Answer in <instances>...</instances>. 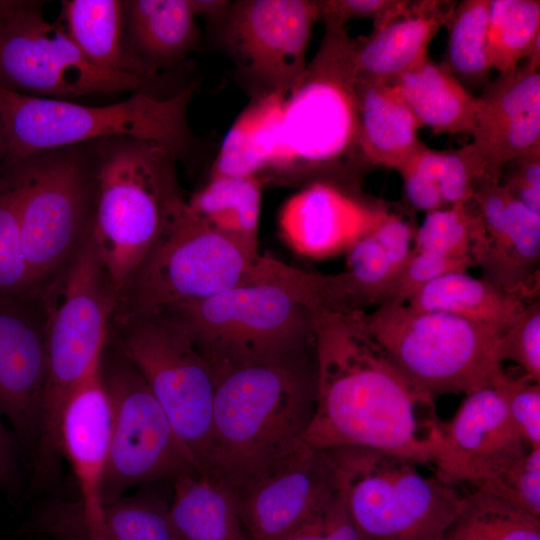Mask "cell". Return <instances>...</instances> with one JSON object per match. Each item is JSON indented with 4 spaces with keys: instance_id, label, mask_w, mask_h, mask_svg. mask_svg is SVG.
<instances>
[{
    "instance_id": "603a6c76",
    "label": "cell",
    "mask_w": 540,
    "mask_h": 540,
    "mask_svg": "<svg viewBox=\"0 0 540 540\" xmlns=\"http://www.w3.org/2000/svg\"><path fill=\"white\" fill-rule=\"evenodd\" d=\"M457 2L410 1L397 16L355 38L357 81L391 83L428 57V47L446 27Z\"/></svg>"
},
{
    "instance_id": "c3c4849f",
    "label": "cell",
    "mask_w": 540,
    "mask_h": 540,
    "mask_svg": "<svg viewBox=\"0 0 540 540\" xmlns=\"http://www.w3.org/2000/svg\"><path fill=\"white\" fill-rule=\"evenodd\" d=\"M1 416L0 410V485L7 486L13 478L14 460L11 441Z\"/></svg>"
},
{
    "instance_id": "836d02e7",
    "label": "cell",
    "mask_w": 540,
    "mask_h": 540,
    "mask_svg": "<svg viewBox=\"0 0 540 540\" xmlns=\"http://www.w3.org/2000/svg\"><path fill=\"white\" fill-rule=\"evenodd\" d=\"M538 37V0H490L486 48L490 66L499 75L516 69Z\"/></svg>"
},
{
    "instance_id": "9c48e42d",
    "label": "cell",
    "mask_w": 540,
    "mask_h": 540,
    "mask_svg": "<svg viewBox=\"0 0 540 540\" xmlns=\"http://www.w3.org/2000/svg\"><path fill=\"white\" fill-rule=\"evenodd\" d=\"M364 329L402 374L433 399L494 386L504 370L499 331L456 315L387 304L360 312Z\"/></svg>"
},
{
    "instance_id": "4316f807",
    "label": "cell",
    "mask_w": 540,
    "mask_h": 540,
    "mask_svg": "<svg viewBox=\"0 0 540 540\" xmlns=\"http://www.w3.org/2000/svg\"><path fill=\"white\" fill-rule=\"evenodd\" d=\"M406 304L418 310L456 315L503 333L527 303L487 278L452 272L420 288Z\"/></svg>"
},
{
    "instance_id": "f546056e",
    "label": "cell",
    "mask_w": 540,
    "mask_h": 540,
    "mask_svg": "<svg viewBox=\"0 0 540 540\" xmlns=\"http://www.w3.org/2000/svg\"><path fill=\"white\" fill-rule=\"evenodd\" d=\"M172 483L169 521L176 540H249L226 489L200 474Z\"/></svg>"
},
{
    "instance_id": "681fc988",
    "label": "cell",
    "mask_w": 540,
    "mask_h": 540,
    "mask_svg": "<svg viewBox=\"0 0 540 540\" xmlns=\"http://www.w3.org/2000/svg\"><path fill=\"white\" fill-rule=\"evenodd\" d=\"M6 154H7L6 137H5L4 129L0 120V170L5 161Z\"/></svg>"
},
{
    "instance_id": "7a4b0ae2",
    "label": "cell",
    "mask_w": 540,
    "mask_h": 540,
    "mask_svg": "<svg viewBox=\"0 0 540 540\" xmlns=\"http://www.w3.org/2000/svg\"><path fill=\"white\" fill-rule=\"evenodd\" d=\"M316 387L314 343L216 371L209 479L232 494L293 457L306 444Z\"/></svg>"
},
{
    "instance_id": "83f0119b",
    "label": "cell",
    "mask_w": 540,
    "mask_h": 540,
    "mask_svg": "<svg viewBox=\"0 0 540 540\" xmlns=\"http://www.w3.org/2000/svg\"><path fill=\"white\" fill-rule=\"evenodd\" d=\"M124 9L122 0L62 1L64 25L61 26L85 58L96 67L152 82L155 77L126 49Z\"/></svg>"
},
{
    "instance_id": "f907efd6",
    "label": "cell",
    "mask_w": 540,
    "mask_h": 540,
    "mask_svg": "<svg viewBox=\"0 0 540 540\" xmlns=\"http://www.w3.org/2000/svg\"><path fill=\"white\" fill-rule=\"evenodd\" d=\"M15 0H0V18L12 7Z\"/></svg>"
},
{
    "instance_id": "6da1fadb",
    "label": "cell",
    "mask_w": 540,
    "mask_h": 540,
    "mask_svg": "<svg viewBox=\"0 0 540 540\" xmlns=\"http://www.w3.org/2000/svg\"><path fill=\"white\" fill-rule=\"evenodd\" d=\"M361 311L314 310L317 387L305 442L368 447L433 464L442 439L434 399L364 329Z\"/></svg>"
},
{
    "instance_id": "e575fe53",
    "label": "cell",
    "mask_w": 540,
    "mask_h": 540,
    "mask_svg": "<svg viewBox=\"0 0 540 540\" xmlns=\"http://www.w3.org/2000/svg\"><path fill=\"white\" fill-rule=\"evenodd\" d=\"M486 242L485 228L472 200L427 212L414 234L415 251H427L480 262Z\"/></svg>"
},
{
    "instance_id": "ba28073f",
    "label": "cell",
    "mask_w": 540,
    "mask_h": 540,
    "mask_svg": "<svg viewBox=\"0 0 540 540\" xmlns=\"http://www.w3.org/2000/svg\"><path fill=\"white\" fill-rule=\"evenodd\" d=\"M1 173L16 193L23 248L41 293L92 235L95 178L86 143L38 152Z\"/></svg>"
},
{
    "instance_id": "e0dca14e",
    "label": "cell",
    "mask_w": 540,
    "mask_h": 540,
    "mask_svg": "<svg viewBox=\"0 0 540 540\" xmlns=\"http://www.w3.org/2000/svg\"><path fill=\"white\" fill-rule=\"evenodd\" d=\"M529 449L500 392L489 386L467 394L452 420L442 424L433 465L443 480L480 489Z\"/></svg>"
},
{
    "instance_id": "2e32d148",
    "label": "cell",
    "mask_w": 540,
    "mask_h": 540,
    "mask_svg": "<svg viewBox=\"0 0 540 540\" xmlns=\"http://www.w3.org/2000/svg\"><path fill=\"white\" fill-rule=\"evenodd\" d=\"M337 492L329 453L306 443L285 463L230 496L249 540H284Z\"/></svg>"
},
{
    "instance_id": "f6af8a7d",
    "label": "cell",
    "mask_w": 540,
    "mask_h": 540,
    "mask_svg": "<svg viewBox=\"0 0 540 540\" xmlns=\"http://www.w3.org/2000/svg\"><path fill=\"white\" fill-rule=\"evenodd\" d=\"M499 183L528 209L540 215V149L509 161Z\"/></svg>"
},
{
    "instance_id": "7bdbcfd3",
    "label": "cell",
    "mask_w": 540,
    "mask_h": 540,
    "mask_svg": "<svg viewBox=\"0 0 540 540\" xmlns=\"http://www.w3.org/2000/svg\"><path fill=\"white\" fill-rule=\"evenodd\" d=\"M284 540H364L337 492Z\"/></svg>"
},
{
    "instance_id": "7dc6e473",
    "label": "cell",
    "mask_w": 540,
    "mask_h": 540,
    "mask_svg": "<svg viewBox=\"0 0 540 540\" xmlns=\"http://www.w3.org/2000/svg\"><path fill=\"white\" fill-rule=\"evenodd\" d=\"M396 171L403 180L405 195L413 207L426 213L446 207L435 179L408 165H402Z\"/></svg>"
},
{
    "instance_id": "8fae6325",
    "label": "cell",
    "mask_w": 540,
    "mask_h": 540,
    "mask_svg": "<svg viewBox=\"0 0 540 540\" xmlns=\"http://www.w3.org/2000/svg\"><path fill=\"white\" fill-rule=\"evenodd\" d=\"M108 336L140 371L200 475L213 466L216 374L169 311L112 317Z\"/></svg>"
},
{
    "instance_id": "4fadbf2b",
    "label": "cell",
    "mask_w": 540,
    "mask_h": 540,
    "mask_svg": "<svg viewBox=\"0 0 540 540\" xmlns=\"http://www.w3.org/2000/svg\"><path fill=\"white\" fill-rule=\"evenodd\" d=\"M100 371L111 411L103 504L137 485L199 474L144 377L109 336Z\"/></svg>"
},
{
    "instance_id": "d6a6232c",
    "label": "cell",
    "mask_w": 540,
    "mask_h": 540,
    "mask_svg": "<svg viewBox=\"0 0 540 540\" xmlns=\"http://www.w3.org/2000/svg\"><path fill=\"white\" fill-rule=\"evenodd\" d=\"M489 4L490 0L457 2L446 25L448 40L442 64L465 87L489 83L492 70L486 48Z\"/></svg>"
},
{
    "instance_id": "f1b7e54d",
    "label": "cell",
    "mask_w": 540,
    "mask_h": 540,
    "mask_svg": "<svg viewBox=\"0 0 540 540\" xmlns=\"http://www.w3.org/2000/svg\"><path fill=\"white\" fill-rule=\"evenodd\" d=\"M287 93L255 96L227 132L211 176L261 177L272 163Z\"/></svg>"
},
{
    "instance_id": "5bb4252c",
    "label": "cell",
    "mask_w": 540,
    "mask_h": 540,
    "mask_svg": "<svg viewBox=\"0 0 540 540\" xmlns=\"http://www.w3.org/2000/svg\"><path fill=\"white\" fill-rule=\"evenodd\" d=\"M150 81L90 63L37 1L15 0L0 18V85L29 96L68 100L95 93L149 92Z\"/></svg>"
},
{
    "instance_id": "d6986e66",
    "label": "cell",
    "mask_w": 540,
    "mask_h": 540,
    "mask_svg": "<svg viewBox=\"0 0 540 540\" xmlns=\"http://www.w3.org/2000/svg\"><path fill=\"white\" fill-rule=\"evenodd\" d=\"M391 214L330 180L310 182L283 204L279 232L296 253L329 258L347 251Z\"/></svg>"
},
{
    "instance_id": "ee69618b",
    "label": "cell",
    "mask_w": 540,
    "mask_h": 540,
    "mask_svg": "<svg viewBox=\"0 0 540 540\" xmlns=\"http://www.w3.org/2000/svg\"><path fill=\"white\" fill-rule=\"evenodd\" d=\"M406 0H322L318 1L320 20L346 26L352 19L369 18L373 26L383 24L400 14Z\"/></svg>"
},
{
    "instance_id": "bcb514c9",
    "label": "cell",
    "mask_w": 540,
    "mask_h": 540,
    "mask_svg": "<svg viewBox=\"0 0 540 540\" xmlns=\"http://www.w3.org/2000/svg\"><path fill=\"white\" fill-rule=\"evenodd\" d=\"M414 234L411 225L392 212L373 231V235L386 251L396 272L413 252Z\"/></svg>"
},
{
    "instance_id": "484cf974",
    "label": "cell",
    "mask_w": 540,
    "mask_h": 540,
    "mask_svg": "<svg viewBox=\"0 0 540 540\" xmlns=\"http://www.w3.org/2000/svg\"><path fill=\"white\" fill-rule=\"evenodd\" d=\"M421 127L438 134H471L478 97L442 64L426 57L391 82Z\"/></svg>"
},
{
    "instance_id": "f35d334b",
    "label": "cell",
    "mask_w": 540,
    "mask_h": 540,
    "mask_svg": "<svg viewBox=\"0 0 540 540\" xmlns=\"http://www.w3.org/2000/svg\"><path fill=\"white\" fill-rule=\"evenodd\" d=\"M540 518V447L528 452L480 489Z\"/></svg>"
},
{
    "instance_id": "8d00e7d4",
    "label": "cell",
    "mask_w": 540,
    "mask_h": 540,
    "mask_svg": "<svg viewBox=\"0 0 540 540\" xmlns=\"http://www.w3.org/2000/svg\"><path fill=\"white\" fill-rule=\"evenodd\" d=\"M34 293L21 238L17 196L0 171V297Z\"/></svg>"
},
{
    "instance_id": "60d3db41",
    "label": "cell",
    "mask_w": 540,
    "mask_h": 540,
    "mask_svg": "<svg viewBox=\"0 0 540 540\" xmlns=\"http://www.w3.org/2000/svg\"><path fill=\"white\" fill-rule=\"evenodd\" d=\"M501 361L510 360L524 376L540 382V307L539 302L526 304L519 318L501 335Z\"/></svg>"
},
{
    "instance_id": "3957f363",
    "label": "cell",
    "mask_w": 540,
    "mask_h": 540,
    "mask_svg": "<svg viewBox=\"0 0 540 540\" xmlns=\"http://www.w3.org/2000/svg\"><path fill=\"white\" fill-rule=\"evenodd\" d=\"M95 178L92 237L117 295L184 212L174 153L152 141L106 137L85 142Z\"/></svg>"
},
{
    "instance_id": "ffe728a7",
    "label": "cell",
    "mask_w": 540,
    "mask_h": 540,
    "mask_svg": "<svg viewBox=\"0 0 540 540\" xmlns=\"http://www.w3.org/2000/svg\"><path fill=\"white\" fill-rule=\"evenodd\" d=\"M110 429V403L99 365L70 395L60 422L62 455L72 466L81 503L77 508L80 515L65 516L63 524L57 527L83 532L87 540H99L102 530L101 487L109 455Z\"/></svg>"
},
{
    "instance_id": "52a82bcc",
    "label": "cell",
    "mask_w": 540,
    "mask_h": 540,
    "mask_svg": "<svg viewBox=\"0 0 540 540\" xmlns=\"http://www.w3.org/2000/svg\"><path fill=\"white\" fill-rule=\"evenodd\" d=\"M258 279L168 309L214 371L314 343L313 313L291 266L264 257ZM216 374V373H215Z\"/></svg>"
},
{
    "instance_id": "ac0fdd59",
    "label": "cell",
    "mask_w": 540,
    "mask_h": 540,
    "mask_svg": "<svg viewBox=\"0 0 540 540\" xmlns=\"http://www.w3.org/2000/svg\"><path fill=\"white\" fill-rule=\"evenodd\" d=\"M47 371L42 293L0 297V410L28 442L37 439Z\"/></svg>"
},
{
    "instance_id": "277c9868",
    "label": "cell",
    "mask_w": 540,
    "mask_h": 540,
    "mask_svg": "<svg viewBox=\"0 0 540 540\" xmlns=\"http://www.w3.org/2000/svg\"><path fill=\"white\" fill-rule=\"evenodd\" d=\"M314 57L287 93L268 174L284 180L339 182L367 166L358 148L355 38L324 23Z\"/></svg>"
},
{
    "instance_id": "44dd1931",
    "label": "cell",
    "mask_w": 540,
    "mask_h": 540,
    "mask_svg": "<svg viewBox=\"0 0 540 540\" xmlns=\"http://www.w3.org/2000/svg\"><path fill=\"white\" fill-rule=\"evenodd\" d=\"M475 116L472 146L483 160L487 180L499 182L512 159L540 149V73L524 62L488 83Z\"/></svg>"
},
{
    "instance_id": "1f68e13d",
    "label": "cell",
    "mask_w": 540,
    "mask_h": 540,
    "mask_svg": "<svg viewBox=\"0 0 540 540\" xmlns=\"http://www.w3.org/2000/svg\"><path fill=\"white\" fill-rule=\"evenodd\" d=\"M442 540H540V518L482 490L464 495Z\"/></svg>"
},
{
    "instance_id": "30bf717a",
    "label": "cell",
    "mask_w": 540,
    "mask_h": 540,
    "mask_svg": "<svg viewBox=\"0 0 540 540\" xmlns=\"http://www.w3.org/2000/svg\"><path fill=\"white\" fill-rule=\"evenodd\" d=\"M338 492L364 540H442L464 495L401 456L361 446L325 449Z\"/></svg>"
},
{
    "instance_id": "d590c367",
    "label": "cell",
    "mask_w": 540,
    "mask_h": 540,
    "mask_svg": "<svg viewBox=\"0 0 540 540\" xmlns=\"http://www.w3.org/2000/svg\"><path fill=\"white\" fill-rule=\"evenodd\" d=\"M99 540H176L169 503L157 496L137 495L105 504Z\"/></svg>"
},
{
    "instance_id": "9a60e30c",
    "label": "cell",
    "mask_w": 540,
    "mask_h": 540,
    "mask_svg": "<svg viewBox=\"0 0 540 540\" xmlns=\"http://www.w3.org/2000/svg\"><path fill=\"white\" fill-rule=\"evenodd\" d=\"M318 1L240 0L215 19L217 41L254 86L255 96L288 93L307 66Z\"/></svg>"
},
{
    "instance_id": "74e56055",
    "label": "cell",
    "mask_w": 540,
    "mask_h": 540,
    "mask_svg": "<svg viewBox=\"0 0 540 540\" xmlns=\"http://www.w3.org/2000/svg\"><path fill=\"white\" fill-rule=\"evenodd\" d=\"M475 262L444 254L415 251L404 265L391 277L383 289L378 306L406 304L423 286L432 280L452 272H466Z\"/></svg>"
},
{
    "instance_id": "4dcf8cb0",
    "label": "cell",
    "mask_w": 540,
    "mask_h": 540,
    "mask_svg": "<svg viewBox=\"0 0 540 540\" xmlns=\"http://www.w3.org/2000/svg\"><path fill=\"white\" fill-rule=\"evenodd\" d=\"M261 177L210 176L188 201V209L215 229L258 250Z\"/></svg>"
},
{
    "instance_id": "5b68a950",
    "label": "cell",
    "mask_w": 540,
    "mask_h": 540,
    "mask_svg": "<svg viewBox=\"0 0 540 540\" xmlns=\"http://www.w3.org/2000/svg\"><path fill=\"white\" fill-rule=\"evenodd\" d=\"M47 309L48 371L41 402L35 466L60 468V422L73 391L101 362L117 306L113 284L91 235L66 270L41 292Z\"/></svg>"
},
{
    "instance_id": "7402d4cb",
    "label": "cell",
    "mask_w": 540,
    "mask_h": 540,
    "mask_svg": "<svg viewBox=\"0 0 540 540\" xmlns=\"http://www.w3.org/2000/svg\"><path fill=\"white\" fill-rule=\"evenodd\" d=\"M473 201L485 228L479 264L486 268V278L524 299L531 298L539 287L533 269L540 256V215L496 181H480Z\"/></svg>"
},
{
    "instance_id": "d4e9b609",
    "label": "cell",
    "mask_w": 540,
    "mask_h": 540,
    "mask_svg": "<svg viewBox=\"0 0 540 540\" xmlns=\"http://www.w3.org/2000/svg\"><path fill=\"white\" fill-rule=\"evenodd\" d=\"M357 96L363 162L396 171L424 145L420 124L392 83L357 81Z\"/></svg>"
},
{
    "instance_id": "7c38bea8",
    "label": "cell",
    "mask_w": 540,
    "mask_h": 540,
    "mask_svg": "<svg viewBox=\"0 0 540 540\" xmlns=\"http://www.w3.org/2000/svg\"><path fill=\"white\" fill-rule=\"evenodd\" d=\"M260 257L187 205L146 257L112 317L197 302L253 281Z\"/></svg>"
},
{
    "instance_id": "ab89813d",
    "label": "cell",
    "mask_w": 540,
    "mask_h": 540,
    "mask_svg": "<svg viewBox=\"0 0 540 540\" xmlns=\"http://www.w3.org/2000/svg\"><path fill=\"white\" fill-rule=\"evenodd\" d=\"M482 180H487L486 166L471 143L456 150L440 151L438 184L446 204L471 202L475 187Z\"/></svg>"
},
{
    "instance_id": "cb8c5ba5",
    "label": "cell",
    "mask_w": 540,
    "mask_h": 540,
    "mask_svg": "<svg viewBox=\"0 0 540 540\" xmlns=\"http://www.w3.org/2000/svg\"><path fill=\"white\" fill-rule=\"evenodd\" d=\"M124 4L126 49L153 77L196 46L199 30L192 0H127Z\"/></svg>"
},
{
    "instance_id": "8992f818",
    "label": "cell",
    "mask_w": 540,
    "mask_h": 540,
    "mask_svg": "<svg viewBox=\"0 0 540 540\" xmlns=\"http://www.w3.org/2000/svg\"><path fill=\"white\" fill-rule=\"evenodd\" d=\"M194 88L190 84L167 97L135 92L119 103L86 106L0 85V120L7 143L2 166L45 150L114 136L156 142L181 158L194 142L188 123Z\"/></svg>"
},
{
    "instance_id": "b9f144b4",
    "label": "cell",
    "mask_w": 540,
    "mask_h": 540,
    "mask_svg": "<svg viewBox=\"0 0 540 540\" xmlns=\"http://www.w3.org/2000/svg\"><path fill=\"white\" fill-rule=\"evenodd\" d=\"M494 386L530 448L540 447V382L524 375L513 378L503 372Z\"/></svg>"
}]
</instances>
